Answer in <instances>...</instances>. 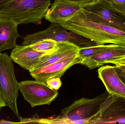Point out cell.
<instances>
[{
    "mask_svg": "<svg viewBox=\"0 0 125 124\" xmlns=\"http://www.w3.org/2000/svg\"><path fill=\"white\" fill-rule=\"evenodd\" d=\"M125 124V98L109 94L89 124Z\"/></svg>",
    "mask_w": 125,
    "mask_h": 124,
    "instance_id": "6",
    "label": "cell"
},
{
    "mask_svg": "<svg viewBox=\"0 0 125 124\" xmlns=\"http://www.w3.org/2000/svg\"><path fill=\"white\" fill-rule=\"evenodd\" d=\"M10 56L0 52V93L6 106L9 107L19 119L17 105L20 83L16 79L14 67Z\"/></svg>",
    "mask_w": 125,
    "mask_h": 124,
    "instance_id": "4",
    "label": "cell"
},
{
    "mask_svg": "<svg viewBox=\"0 0 125 124\" xmlns=\"http://www.w3.org/2000/svg\"><path fill=\"white\" fill-rule=\"evenodd\" d=\"M18 23L0 17V52L12 49L16 45L20 35L18 32Z\"/></svg>",
    "mask_w": 125,
    "mask_h": 124,
    "instance_id": "14",
    "label": "cell"
},
{
    "mask_svg": "<svg viewBox=\"0 0 125 124\" xmlns=\"http://www.w3.org/2000/svg\"><path fill=\"white\" fill-rule=\"evenodd\" d=\"M71 3L83 7L94 3L98 0H64Z\"/></svg>",
    "mask_w": 125,
    "mask_h": 124,
    "instance_id": "21",
    "label": "cell"
},
{
    "mask_svg": "<svg viewBox=\"0 0 125 124\" xmlns=\"http://www.w3.org/2000/svg\"><path fill=\"white\" fill-rule=\"evenodd\" d=\"M82 8L90 12L98 22L125 31V17L114 10L105 0H98Z\"/></svg>",
    "mask_w": 125,
    "mask_h": 124,
    "instance_id": "8",
    "label": "cell"
},
{
    "mask_svg": "<svg viewBox=\"0 0 125 124\" xmlns=\"http://www.w3.org/2000/svg\"><path fill=\"white\" fill-rule=\"evenodd\" d=\"M58 42L50 39H44L29 45L33 49L38 51L50 52L55 49Z\"/></svg>",
    "mask_w": 125,
    "mask_h": 124,
    "instance_id": "18",
    "label": "cell"
},
{
    "mask_svg": "<svg viewBox=\"0 0 125 124\" xmlns=\"http://www.w3.org/2000/svg\"><path fill=\"white\" fill-rule=\"evenodd\" d=\"M98 71V77L109 94L125 98V84L119 76L115 66H102Z\"/></svg>",
    "mask_w": 125,
    "mask_h": 124,
    "instance_id": "11",
    "label": "cell"
},
{
    "mask_svg": "<svg viewBox=\"0 0 125 124\" xmlns=\"http://www.w3.org/2000/svg\"><path fill=\"white\" fill-rule=\"evenodd\" d=\"M115 68H116V70L117 72L119 75V76L125 84V73L117 69L116 67H115Z\"/></svg>",
    "mask_w": 125,
    "mask_h": 124,
    "instance_id": "23",
    "label": "cell"
},
{
    "mask_svg": "<svg viewBox=\"0 0 125 124\" xmlns=\"http://www.w3.org/2000/svg\"><path fill=\"white\" fill-rule=\"evenodd\" d=\"M0 124H20L19 122H13L10 121H6L4 120H0Z\"/></svg>",
    "mask_w": 125,
    "mask_h": 124,
    "instance_id": "25",
    "label": "cell"
},
{
    "mask_svg": "<svg viewBox=\"0 0 125 124\" xmlns=\"http://www.w3.org/2000/svg\"><path fill=\"white\" fill-rule=\"evenodd\" d=\"M44 16L45 19L51 23H59L69 19L82 7L71 3L64 0H54Z\"/></svg>",
    "mask_w": 125,
    "mask_h": 124,
    "instance_id": "12",
    "label": "cell"
},
{
    "mask_svg": "<svg viewBox=\"0 0 125 124\" xmlns=\"http://www.w3.org/2000/svg\"><path fill=\"white\" fill-rule=\"evenodd\" d=\"M46 83L50 89L58 90L61 86L62 83L60 78L54 77L49 79L46 82Z\"/></svg>",
    "mask_w": 125,
    "mask_h": 124,
    "instance_id": "20",
    "label": "cell"
},
{
    "mask_svg": "<svg viewBox=\"0 0 125 124\" xmlns=\"http://www.w3.org/2000/svg\"><path fill=\"white\" fill-rule=\"evenodd\" d=\"M23 38L22 45H31L47 39H51L58 42H67L79 48H87L98 45L87 38L68 30L57 23H51V25L45 30L27 35Z\"/></svg>",
    "mask_w": 125,
    "mask_h": 124,
    "instance_id": "3",
    "label": "cell"
},
{
    "mask_svg": "<svg viewBox=\"0 0 125 124\" xmlns=\"http://www.w3.org/2000/svg\"><path fill=\"white\" fill-rule=\"evenodd\" d=\"M125 55V48L118 46L101 51L89 58L83 60L80 64L92 70L105 65L108 61Z\"/></svg>",
    "mask_w": 125,
    "mask_h": 124,
    "instance_id": "15",
    "label": "cell"
},
{
    "mask_svg": "<svg viewBox=\"0 0 125 124\" xmlns=\"http://www.w3.org/2000/svg\"><path fill=\"white\" fill-rule=\"evenodd\" d=\"M19 90L32 108L40 105H50L58 94V90L52 89L46 83L36 80L21 82Z\"/></svg>",
    "mask_w": 125,
    "mask_h": 124,
    "instance_id": "7",
    "label": "cell"
},
{
    "mask_svg": "<svg viewBox=\"0 0 125 124\" xmlns=\"http://www.w3.org/2000/svg\"><path fill=\"white\" fill-rule=\"evenodd\" d=\"M108 95L105 92L93 99L81 98L62 109V116L72 124H89Z\"/></svg>",
    "mask_w": 125,
    "mask_h": 124,
    "instance_id": "5",
    "label": "cell"
},
{
    "mask_svg": "<svg viewBox=\"0 0 125 124\" xmlns=\"http://www.w3.org/2000/svg\"><path fill=\"white\" fill-rule=\"evenodd\" d=\"M108 63L114 64L116 66H125V55L110 61H108L106 63V64Z\"/></svg>",
    "mask_w": 125,
    "mask_h": 124,
    "instance_id": "22",
    "label": "cell"
},
{
    "mask_svg": "<svg viewBox=\"0 0 125 124\" xmlns=\"http://www.w3.org/2000/svg\"><path fill=\"white\" fill-rule=\"evenodd\" d=\"M116 68L123 72L125 73V66H115Z\"/></svg>",
    "mask_w": 125,
    "mask_h": 124,
    "instance_id": "26",
    "label": "cell"
},
{
    "mask_svg": "<svg viewBox=\"0 0 125 124\" xmlns=\"http://www.w3.org/2000/svg\"><path fill=\"white\" fill-rule=\"evenodd\" d=\"M51 52L38 51L29 45L17 44L12 49L10 57L12 61L30 72L33 70L42 56Z\"/></svg>",
    "mask_w": 125,
    "mask_h": 124,
    "instance_id": "10",
    "label": "cell"
},
{
    "mask_svg": "<svg viewBox=\"0 0 125 124\" xmlns=\"http://www.w3.org/2000/svg\"><path fill=\"white\" fill-rule=\"evenodd\" d=\"M78 56L56 62L30 71V74L35 80L46 83L47 80L54 77L61 78L67 70L73 66L80 64Z\"/></svg>",
    "mask_w": 125,
    "mask_h": 124,
    "instance_id": "9",
    "label": "cell"
},
{
    "mask_svg": "<svg viewBox=\"0 0 125 124\" xmlns=\"http://www.w3.org/2000/svg\"><path fill=\"white\" fill-rule=\"evenodd\" d=\"M59 23L97 44H112L125 48V31L98 22L90 12L83 9L69 19Z\"/></svg>",
    "mask_w": 125,
    "mask_h": 124,
    "instance_id": "1",
    "label": "cell"
},
{
    "mask_svg": "<svg viewBox=\"0 0 125 124\" xmlns=\"http://www.w3.org/2000/svg\"><path fill=\"white\" fill-rule=\"evenodd\" d=\"M118 46H120L109 44H98L87 48H79L77 52V56L81 59V62L83 60L89 58L101 51Z\"/></svg>",
    "mask_w": 125,
    "mask_h": 124,
    "instance_id": "16",
    "label": "cell"
},
{
    "mask_svg": "<svg viewBox=\"0 0 125 124\" xmlns=\"http://www.w3.org/2000/svg\"><path fill=\"white\" fill-rule=\"evenodd\" d=\"M6 106V103H5L1 94L0 93V110L1 109L2 107H5Z\"/></svg>",
    "mask_w": 125,
    "mask_h": 124,
    "instance_id": "24",
    "label": "cell"
},
{
    "mask_svg": "<svg viewBox=\"0 0 125 124\" xmlns=\"http://www.w3.org/2000/svg\"><path fill=\"white\" fill-rule=\"evenodd\" d=\"M36 116L30 118H23L22 117L19 119L20 124H72L70 121L62 117V116H58L54 119H38Z\"/></svg>",
    "mask_w": 125,
    "mask_h": 124,
    "instance_id": "17",
    "label": "cell"
},
{
    "mask_svg": "<svg viewBox=\"0 0 125 124\" xmlns=\"http://www.w3.org/2000/svg\"><path fill=\"white\" fill-rule=\"evenodd\" d=\"M79 48L67 42H58L56 49L51 53L42 56L33 70L47 65L77 56Z\"/></svg>",
    "mask_w": 125,
    "mask_h": 124,
    "instance_id": "13",
    "label": "cell"
},
{
    "mask_svg": "<svg viewBox=\"0 0 125 124\" xmlns=\"http://www.w3.org/2000/svg\"><path fill=\"white\" fill-rule=\"evenodd\" d=\"M115 11L125 17V0H105Z\"/></svg>",
    "mask_w": 125,
    "mask_h": 124,
    "instance_id": "19",
    "label": "cell"
},
{
    "mask_svg": "<svg viewBox=\"0 0 125 124\" xmlns=\"http://www.w3.org/2000/svg\"><path fill=\"white\" fill-rule=\"evenodd\" d=\"M51 0H0V17L18 25L38 24L44 17Z\"/></svg>",
    "mask_w": 125,
    "mask_h": 124,
    "instance_id": "2",
    "label": "cell"
}]
</instances>
